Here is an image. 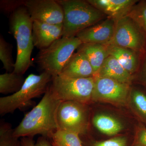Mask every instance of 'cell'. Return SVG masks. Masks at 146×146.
Instances as JSON below:
<instances>
[{
  "label": "cell",
  "mask_w": 146,
  "mask_h": 146,
  "mask_svg": "<svg viewBox=\"0 0 146 146\" xmlns=\"http://www.w3.org/2000/svg\"><path fill=\"white\" fill-rule=\"evenodd\" d=\"M25 6L33 21L63 24V9L57 0H26Z\"/></svg>",
  "instance_id": "10"
},
{
  "label": "cell",
  "mask_w": 146,
  "mask_h": 146,
  "mask_svg": "<svg viewBox=\"0 0 146 146\" xmlns=\"http://www.w3.org/2000/svg\"><path fill=\"white\" fill-rule=\"evenodd\" d=\"M116 21L108 18L100 23L80 32L76 36L84 44H106L113 38Z\"/></svg>",
  "instance_id": "11"
},
{
  "label": "cell",
  "mask_w": 146,
  "mask_h": 146,
  "mask_svg": "<svg viewBox=\"0 0 146 146\" xmlns=\"http://www.w3.org/2000/svg\"><path fill=\"white\" fill-rule=\"evenodd\" d=\"M132 146H146V128H139L135 135Z\"/></svg>",
  "instance_id": "28"
},
{
  "label": "cell",
  "mask_w": 146,
  "mask_h": 146,
  "mask_svg": "<svg viewBox=\"0 0 146 146\" xmlns=\"http://www.w3.org/2000/svg\"><path fill=\"white\" fill-rule=\"evenodd\" d=\"M63 24L51 25L33 21V38L34 47L44 49L63 36Z\"/></svg>",
  "instance_id": "12"
},
{
  "label": "cell",
  "mask_w": 146,
  "mask_h": 146,
  "mask_svg": "<svg viewBox=\"0 0 146 146\" xmlns=\"http://www.w3.org/2000/svg\"><path fill=\"white\" fill-rule=\"evenodd\" d=\"M110 56L115 58L123 68L132 74L138 70L140 54L129 49L114 45L105 44Z\"/></svg>",
  "instance_id": "16"
},
{
  "label": "cell",
  "mask_w": 146,
  "mask_h": 146,
  "mask_svg": "<svg viewBox=\"0 0 146 146\" xmlns=\"http://www.w3.org/2000/svg\"><path fill=\"white\" fill-rule=\"evenodd\" d=\"M77 50L81 52L86 56L94 70L95 75L109 56L106 45L102 44L82 43Z\"/></svg>",
  "instance_id": "17"
},
{
  "label": "cell",
  "mask_w": 146,
  "mask_h": 146,
  "mask_svg": "<svg viewBox=\"0 0 146 146\" xmlns=\"http://www.w3.org/2000/svg\"><path fill=\"white\" fill-rule=\"evenodd\" d=\"M52 78L45 72L40 75H29L19 91L0 98L1 115L12 113L16 110L24 109L31 105L32 100L46 93Z\"/></svg>",
  "instance_id": "4"
},
{
  "label": "cell",
  "mask_w": 146,
  "mask_h": 146,
  "mask_svg": "<svg viewBox=\"0 0 146 146\" xmlns=\"http://www.w3.org/2000/svg\"><path fill=\"white\" fill-rule=\"evenodd\" d=\"M127 16L133 20L146 35V1L136 3Z\"/></svg>",
  "instance_id": "22"
},
{
  "label": "cell",
  "mask_w": 146,
  "mask_h": 146,
  "mask_svg": "<svg viewBox=\"0 0 146 146\" xmlns=\"http://www.w3.org/2000/svg\"><path fill=\"white\" fill-rule=\"evenodd\" d=\"M95 76L112 79L129 84L133 79L132 74L126 70L115 58L110 55L105 60L101 68Z\"/></svg>",
  "instance_id": "15"
},
{
  "label": "cell",
  "mask_w": 146,
  "mask_h": 146,
  "mask_svg": "<svg viewBox=\"0 0 146 146\" xmlns=\"http://www.w3.org/2000/svg\"><path fill=\"white\" fill-rule=\"evenodd\" d=\"M59 75L72 78H83L93 77L95 74L86 56L78 51L73 54Z\"/></svg>",
  "instance_id": "14"
},
{
  "label": "cell",
  "mask_w": 146,
  "mask_h": 146,
  "mask_svg": "<svg viewBox=\"0 0 146 146\" xmlns=\"http://www.w3.org/2000/svg\"><path fill=\"white\" fill-rule=\"evenodd\" d=\"M87 105L74 101L61 102L57 113L58 129L86 134L89 128Z\"/></svg>",
  "instance_id": "7"
},
{
  "label": "cell",
  "mask_w": 146,
  "mask_h": 146,
  "mask_svg": "<svg viewBox=\"0 0 146 146\" xmlns=\"http://www.w3.org/2000/svg\"><path fill=\"white\" fill-rule=\"evenodd\" d=\"M64 13L62 37L76 36L80 32L102 20L105 14L87 1L57 0Z\"/></svg>",
  "instance_id": "3"
},
{
  "label": "cell",
  "mask_w": 146,
  "mask_h": 146,
  "mask_svg": "<svg viewBox=\"0 0 146 146\" xmlns=\"http://www.w3.org/2000/svg\"><path fill=\"white\" fill-rule=\"evenodd\" d=\"M131 104L142 121L146 123V95L142 91L133 90L131 91L129 99Z\"/></svg>",
  "instance_id": "21"
},
{
  "label": "cell",
  "mask_w": 146,
  "mask_h": 146,
  "mask_svg": "<svg viewBox=\"0 0 146 146\" xmlns=\"http://www.w3.org/2000/svg\"><path fill=\"white\" fill-rule=\"evenodd\" d=\"M26 0H1L0 9L5 15L10 16L18 9L25 6Z\"/></svg>",
  "instance_id": "25"
},
{
  "label": "cell",
  "mask_w": 146,
  "mask_h": 146,
  "mask_svg": "<svg viewBox=\"0 0 146 146\" xmlns=\"http://www.w3.org/2000/svg\"><path fill=\"white\" fill-rule=\"evenodd\" d=\"M87 1L99 10L115 21L126 16L136 0H87Z\"/></svg>",
  "instance_id": "13"
},
{
  "label": "cell",
  "mask_w": 146,
  "mask_h": 146,
  "mask_svg": "<svg viewBox=\"0 0 146 146\" xmlns=\"http://www.w3.org/2000/svg\"><path fill=\"white\" fill-rule=\"evenodd\" d=\"M25 79L23 76L12 72L0 75V93L4 95L13 94L21 89Z\"/></svg>",
  "instance_id": "19"
},
{
  "label": "cell",
  "mask_w": 146,
  "mask_h": 146,
  "mask_svg": "<svg viewBox=\"0 0 146 146\" xmlns=\"http://www.w3.org/2000/svg\"><path fill=\"white\" fill-rule=\"evenodd\" d=\"M142 75L143 78V80L144 83L146 85V54L145 57V60L143 65V68H142Z\"/></svg>",
  "instance_id": "29"
},
{
  "label": "cell",
  "mask_w": 146,
  "mask_h": 146,
  "mask_svg": "<svg viewBox=\"0 0 146 146\" xmlns=\"http://www.w3.org/2000/svg\"><path fill=\"white\" fill-rule=\"evenodd\" d=\"M13 129L9 123H1L0 146H21L20 138L13 136Z\"/></svg>",
  "instance_id": "24"
},
{
  "label": "cell",
  "mask_w": 146,
  "mask_h": 146,
  "mask_svg": "<svg viewBox=\"0 0 146 146\" xmlns=\"http://www.w3.org/2000/svg\"><path fill=\"white\" fill-rule=\"evenodd\" d=\"M94 77L92 102H105L120 105L127 102L131 92L129 84L107 78Z\"/></svg>",
  "instance_id": "9"
},
{
  "label": "cell",
  "mask_w": 146,
  "mask_h": 146,
  "mask_svg": "<svg viewBox=\"0 0 146 146\" xmlns=\"http://www.w3.org/2000/svg\"><path fill=\"white\" fill-rule=\"evenodd\" d=\"M12 45L4 39L2 35L0 36V59L3 65V68L7 72H13L15 66L12 56Z\"/></svg>",
  "instance_id": "23"
},
{
  "label": "cell",
  "mask_w": 146,
  "mask_h": 146,
  "mask_svg": "<svg viewBox=\"0 0 146 146\" xmlns=\"http://www.w3.org/2000/svg\"><path fill=\"white\" fill-rule=\"evenodd\" d=\"M21 146H53L51 140L41 136L36 141L33 138L23 137L20 138Z\"/></svg>",
  "instance_id": "27"
},
{
  "label": "cell",
  "mask_w": 146,
  "mask_h": 146,
  "mask_svg": "<svg viewBox=\"0 0 146 146\" xmlns=\"http://www.w3.org/2000/svg\"><path fill=\"white\" fill-rule=\"evenodd\" d=\"M51 141L52 143V144L53 146H60V145H59V144L54 142V141H52V140H51Z\"/></svg>",
  "instance_id": "30"
},
{
  "label": "cell",
  "mask_w": 146,
  "mask_h": 146,
  "mask_svg": "<svg viewBox=\"0 0 146 146\" xmlns=\"http://www.w3.org/2000/svg\"><path fill=\"white\" fill-rule=\"evenodd\" d=\"M106 44L126 48L143 54L146 52V35L133 20L126 16L116 21L114 36Z\"/></svg>",
  "instance_id": "8"
},
{
  "label": "cell",
  "mask_w": 146,
  "mask_h": 146,
  "mask_svg": "<svg viewBox=\"0 0 146 146\" xmlns=\"http://www.w3.org/2000/svg\"><path fill=\"white\" fill-rule=\"evenodd\" d=\"M94 78H75L59 75L52 77L49 89L60 101H74L88 104L92 102Z\"/></svg>",
  "instance_id": "6"
},
{
  "label": "cell",
  "mask_w": 146,
  "mask_h": 146,
  "mask_svg": "<svg viewBox=\"0 0 146 146\" xmlns=\"http://www.w3.org/2000/svg\"><path fill=\"white\" fill-rule=\"evenodd\" d=\"M82 42L76 36L62 37L44 49L40 50L35 62L52 77L59 75L66 63Z\"/></svg>",
  "instance_id": "5"
},
{
  "label": "cell",
  "mask_w": 146,
  "mask_h": 146,
  "mask_svg": "<svg viewBox=\"0 0 146 146\" xmlns=\"http://www.w3.org/2000/svg\"><path fill=\"white\" fill-rule=\"evenodd\" d=\"M127 139L124 136H118L101 141H95L90 146H127Z\"/></svg>",
  "instance_id": "26"
},
{
  "label": "cell",
  "mask_w": 146,
  "mask_h": 146,
  "mask_svg": "<svg viewBox=\"0 0 146 146\" xmlns=\"http://www.w3.org/2000/svg\"><path fill=\"white\" fill-rule=\"evenodd\" d=\"M9 30L16 39L17 56L13 72L23 75L33 65L31 59L33 48V21L25 6L9 16Z\"/></svg>",
  "instance_id": "2"
},
{
  "label": "cell",
  "mask_w": 146,
  "mask_h": 146,
  "mask_svg": "<svg viewBox=\"0 0 146 146\" xmlns=\"http://www.w3.org/2000/svg\"><path fill=\"white\" fill-rule=\"evenodd\" d=\"M93 124L98 130L108 136H114L123 128L122 124L116 118L109 115L100 114L93 119Z\"/></svg>",
  "instance_id": "18"
},
{
  "label": "cell",
  "mask_w": 146,
  "mask_h": 146,
  "mask_svg": "<svg viewBox=\"0 0 146 146\" xmlns=\"http://www.w3.org/2000/svg\"><path fill=\"white\" fill-rule=\"evenodd\" d=\"M50 140L61 146H84L78 134L58 129Z\"/></svg>",
  "instance_id": "20"
},
{
  "label": "cell",
  "mask_w": 146,
  "mask_h": 146,
  "mask_svg": "<svg viewBox=\"0 0 146 146\" xmlns=\"http://www.w3.org/2000/svg\"><path fill=\"white\" fill-rule=\"evenodd\" d=\"M61 102L53 96L48 86L39 103L27 113L20 124L13 129V136L19 138H33L40 135L50 140L58 129L57 113Z\"/></svg>",
  "instance_id": "1"
}]
</instances>
